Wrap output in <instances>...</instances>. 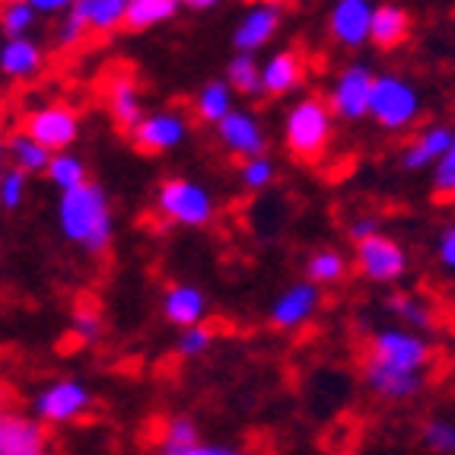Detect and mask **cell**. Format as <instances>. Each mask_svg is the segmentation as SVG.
Masks as SVG:
<instances>
[{"label": "cell", "instance_id": "obj_26", "mask_svg": "<svg viewBox=\"0 0 455 455\" xmlns=\"http://www.w3.org/2000/svg\"><path fill=\"white\" fill-rule=\"evenodd\" d=\"M388 312L392 319H398V325H408V331H424L433 325V309L427 299H420L418 293H392L388 296Z\"/></svg>", "mask_w": 455, "mask_h": 455}, {"label": "cell", "instance_id": "obj_11", "mask_svg": "<svg viewBox=\"0 0 455 455\" xmlns=\"http://www.w3.org/2000/svg\"><path fill=\"white\" fill-rule=\"evenodd\" d=\"M185 137H188V122L179 112H150L131 131V140H134L137 150L153 153V156L182 147Z\"/></svg>", "mask_w": 455, "mask_h": 455}, {"label": "cell", "instance_id": "obj_4", "mask_svg": "<svg viewBox=\"0 0 455 455\" xmlns=\"http://www.w3.org/2000/svg\"><path fill=\"white\" fill-rule=\"evenodd\" d=\"M156 211L166 217L169 223L188 229H204L213 223V195L195 179H166L156 188Z\"/></svg>", "mask_w": 455, "mask_h": 455}, {"label": "cell", "instance_id": "obj_10", "mask_svg": "<svg viewBox=\"0 0 455 455\" xmlns=\"http://www.w3.org/2000/svg\"><path fill=\"white\" fill-rule=\"evenodd\" d=\"M283 23V10L277 4H255V7L243 10L233 26V48L239 54H255L277 36Z\"/></svg>", "mask_w": 455, "mask_h": 455}, {"label": "cell", "instance_id": "obj_44", "mask_svg": "<svg viewBox=\"0 0 455 455\" xmlns=\"http://www.w3.org/2000/svg\"><path fill=\"white\" fill-rule=\"evenodd\" d=\"M185 10H195V13H207V10H217V0H188Z\"/></svg>", "mask_w": 455, "mask_h": 455}, {"label": "cell", "instance_id": "obj_13", "mask_svg": "<svg viewBox=\"0 0 455 455\" xmlns=\"http://www.w3.org/2000/svg\"><path fill=\"white\" fill-rule=\"evenodd\" d=\"M319 303H322V290L309 281H299L283 290V293H277L267 319H271L274 328L293 331V328H303L306 322H312V315L319 312Z\"/></svg>", "mask_w": 455, "mask_h": 455}, {"label": "cell", "instance_id": "obj_2", "mask_svg": "<svg viewBox=\"0 0 455 455\" xmlns=\"http://www.w3.org/2000/svg\"><path fill=\"white\" fill-rule=\"evenodd\" d=\"M331 134L334 115L325 99L319 96L299 99L296 106H290L287 118H283V144H287L290 156L299 163L322 160L331 147Z\"/></svg>", "mask_w": 455, "mask_h": 455}, {"label": "cell", "instance_id": "obj_40", "mask_svg": "<svg viewBox=\"0 0 455 455\" xmlns=\"http://www.w3.org/2000/svg\"><path fill=\"white\" fill-rule=\"evenodd\" d=\"M436 259H440V265L446 267V271L455 274V223L443 227L440 239H436Z\"/></svg>", "mask_w": 455, "mask_h": 455}, {"label": "cell", "instance_id": "obj_34", "mask_svg": "<svg viewBox=\"0 0 455 455\" xmlns=\"http://www.w3.org/2000/svg\"><path fill=\"white\" fill-rule=\"evenodd\" d=\"M274 179H277V166H274L271 156H251V160H243V166H239V182L249 191L271 188Z\"/></svg>", "mask_w": 455, "mask_h": 455}, {"label": "cell", "instance_id": "obj_9", "mask_svg": "<svg viewBox=\"0 0 455 455\" xmlns=\"http://www.w3.org/2000/svg\"><path fill=\"white\" fill-rule=\"evenodd\" d=\"M357 271L370 283H395L408 274V251L392 235L379 233L357 245Z\"/></svg>", "mask_w": 455, "mask_h": 455}, {"label": "cell", "instance_id": "obj_39", "mask_svg": "<svg viewBox=\"0 0 455 455\" xmlns=\"http://www.w3.org/2000/svg\"><path fill=\"white\" fill-rule=\"evenodd\" d=\"M70 7H74V4H70ZM84 36H86L84 20H80L74 10H68V13L61 16V23H58V32H54L58 48H76L80 42H84Z\"/></svg>", "mask_w": 455, "mask_h": 455}, {"label": "cell", "instance_id": "obj_38", "mask_svg": "<svg viewBox=\"0 0 455 455\" xmlns=\"http://www.w3.org/2000/svg\"><path fill=\"white\" fill-rule=\"evenodd\" d=\"M26 185H29V175H23L20 169H7L0 179V204L7 211H16L26 201Z\"/></svg>", "mask_w": 455, "mask_h": 455}, {"label": "cell", "instance_id": "obj_19", "mask_svg": "<svg viewBox=\"0 0 455 455\" xmlns=\"http://www.w3.org/2000/svg\"><path fill=\"white\" fill-rule=\"evenodd\" d=\"M455 131L449 124H430L418 137H411V144L402 153V169L404 172H427L443 160V153L452 144Z\"/></svg>", "mask_w": 455, "mask_h": 455}, {"label": "cell", "instance_id": "obj_17", "mask_svg": "<svg viewBox=\"0 0 455 455\" xmlns=\"http://www.w3.org/2000/svg\"><path fill=\"white\" fill-rule=\"evenodd\" d=\"M363 382L370 386L372 395H379L382 402H408L424 388V372H404L363 360Z\"/></svg>", "mask_w": 455, "mask_h": 455}, {"label": "cell", "instance_id": "obj_37", "mask_svg": "<svg viewBox=\"0 0 455 455\" xmlns=\"http://www.w3.org/2000/svg\"><path fill=\"white\" fill-rule=\"evenodd\" d=\"M213 344V331L207 325H195V328H185L179 331V341H175V350H179V357H201L207 354Z\"/></svg>", "mask_w": 455, "mask_h": 455}, {"label": "cell", "instance_id": "obj_22", "mask_svg": "<svg viewBox=\"0 0 455 455\" xmlns=\"http://www.w3.org/2000/svg\"><path fill=\"white\" fill-rule=\"evenodd\" d=\"M45 64V52L36 38H10L0 48V70L10 80H32Z\"/></svg>", "mask_w": 455, "mask_h": 455}, {"label": "cell", "instance_id": "obj_33", "mask_svg": "<svg viewBox=\"0 0 455 455\" xmlns=\"http://www.w3.org/2000/svg\"><path fill=\"white\" fill-rule=\"evenodd\" d=\"M420 443H424L427 452L455 455V424L446 418H430L420 427Z\"/></svg>", "mask_w": 455, "mask_h": 455}, {"label": "cell", "instance_id": "obj_27", "mask_svg": "<svg viewBox=\"0 0 455 455\" xmlns=\"http://www.w3.org/2000/svg\"><path fill=\"white\" fill-rule=\"evenodd\" d=\"M227 86L239 96H259L261 92V64L255 54L235 52L227 64Z\"/></svg>", "mask_w": 455, "mask_h": 455}, {"label": "cell", "instance_id": "obj_21", "mask_svg": "<svg viewBox=\"0 0 455 455\" xmlns=\"http://www.w3.org/2000/svg\"><path fill=\"white\" fill-rule=\"evenodd\" d=\"M411 36V13L402 4H379L372 7L370 20V45L392 52V48L404 45V38Z\"/></svg>", "mask_w": 455, "mask_h": 455}, {"label": "cell", "instance_id": "obj_20", "mask_svg": "<svg viewBox=\"0 0 455 455\" xmlns=\"http://www.w3.org/2000/svg\"><path fill=\"white\" fill-rule=\"evenodd\" d=\"M207 309H211V299L195 283H175L163 296V315H166L169 325H179L182 331L201 325L207 319Z\"/></svg>", "mask_w": 455, "mask_h": 455}, {"label": "cell", "instance_id": "obj_42", "mask_svg": "<svg viewBox=\"0 0 455 455\" xmlns=\"http://www.w3.org/2000/svg\"><path fill=\"white\" fill-rule=\"evenodd\" d=\"M182 455H249V452L239 446H227V443H197V446H191Z\"/></svg>", "mask_w": 455, "mask_h": 455}, {"label": "cell", "instance_id": "obj_35", "mask_svg": "<svg viewBox=\"0 0 455 455\" xmlns=\"http://www.w3.org/2000/svg\"><path fill=\"white\" fill-rule=\"evenodd\" d=\"M430 188L436 195V201H455V137L449 150L443 153V160L433 166V179Z\"/></svg>", "mask_w": 455, "mask_h": 455}, {"label": "cell", "instance_id": "obj_31", "mask_svg": "<svg viewBox=\"0 0 455 455\" xmlns=\"http://www.w3.org/2000/svg\"><path fill=\"white\" fill-rule=\"evenodd\" d=\"M163 455H182L188 452L191 446L201 443L197 436V424L191 418H169L166 427H163Z\"/></svg>", "mask_w": 455, "mask_h": 455}, {"label": "cell", "instance_id": "obj_7", "mask_svg": "<svg viewBox=\"0 0 455 455\" xmlns=\"http://www.w3.org/2000/svg\"><path fill=\"white\" fill-rule=\"evenodd\" d=\"M372 80H376V74L360 61L347 64L341 74L334 76L331 92L325 99L334 118H341V122H363L366 112H370Z\"/></svg>", "mask_w": 455, "mask_h": 455}, {"label": "cell", "instance_id": "obj_5", "mask_svg": "<svg viewBox=\"0 0 455 455\" xmlns=\"http://www.w3.org/2000/svg\"><path fill=\"white\" fill-rule=\"evenodd\" d=\"M366 360L392 370L404 372H424L433 360V344L427 341L424 334L408 331V328H379L370 338V354Z\"/></svg>", "mask_w": 455, "mask_h": 455}, {"label": "cell", "instance_id": "obj_23", "mask_svg": "<svg viewBox=\"0 0 455 455\" xmlns=\"http://www.w3.org/2000/svg\"><path fill=\"white\" fill-rule=\"evenodd\" d=\"M179 10H182L179 0H128V7H124V29L131 32L156 29V26L175 20Z\"/></svg>", "mask_w": 455, "mask_h": 455}, {"label": "cell", "instance_id": "obj_24", "mask_svg": "<svg viewBox=\"0 0 455 455\" xmlns=\"http://www.w3.org/2000/svg\"><path fill=\"white\" fill-rule=\"evenodd\" d=\"M128 0H74V13L84 20L86 32H115L124 26Z\"/></svg>", "mask_w": 455, "mask_h": 455}, {"label": "cell", "instance_id": "obj_32", "mask_svg": "<svg viewBox=\"0 0 455 455\" xmlns=\"http://www.w3.org/2000/svg\"><path fill=\"white\" fill-rule=\"evenodd\" d=\"M38 23L36 10L32 4H23V0H16V4H7V7H0V32L10 38H29L32 26Z\"/></svg>", "mask_w": 455, "mask_h": 455}, {"label": "cell", "instance_id": "obj_29", "mask_svg": "<svg viewBox=\"0 0 455 455\" xmlns=\"http://www.w3.org/2000/svg\"><path fill=\"white\" fill-rule=\"evenodd\" d=\"M45 175H48V182L61 191V195H68V191L90 182V179H86V163L80 160V156H74V153H54Z\"/></svg>", "mask_w": 455, "mask_h": 455}, {"label": "cell", "instance_id": "obj_3", "mask_svg": "<svg viewBox=\"0 0 455 455\" xmlns=\"http://www.w3.org/2000/svg\"><path fill=\"white\" fill-rule=\"evenodd\" d=\"M420 115V92L418 86L398 74H379L372 80L370 112L366 118L379 124L382 131H404L418 122Z\"/></svg>", "mask_w": 455, "mask_h": 455}, {"label": "cell", "instance_id": "obj_28", "mask_svg": "<svg viewBox=\"0 0 455 455\" xmlns=\"http://www.w3.org/2000/svg\"><path fill=\"white\" fill-rule=\"evenodd\" d=\"M7 153H10V160L16 163L13 169H20L23 175H32V172H45L48 163H52V153L42 150V147L32 140V137H26L23 131H16L13 137H10L7 144Z\"/></svg>", "mask_w": 455, "mask_h": 455}, {"label": "cell", "instance_id": "obj_16", "mask_svg": "<svg viewBox=\"0 0 455 455\" xmlns=\"http://www.w3.org/2000/svg\"><path fill=\"white\" fill-rule=\"evenodd\" d=\"M106 106L112 122L122 131H134L137 124L144 122V102H140V86L128 70H118V74L108 76L106 84Z\"/></svg>", "mask_w": 455, "mask_h": 455}, {"label": "cell", "instance_id": "obj_12", "mask_svg": "<svg viewBox=\"0 0 455 455\" xmlns=\"http://www.w3.org/2000/svg\"><path fill=\"white\" fill-rule=\"evenodd\" d=\"M217 137L227 153L233 156H243V160H251V156H265L267 137L261 122L245 108H233V112L217 124Z\"/></svg>", "mask_w": 455, "mask_h": 455}, {"label": "cell", "instance_id": "obj_41", "mask_svg": "<svg viewBox=\"0 0 455 455\" xmlns=\"http://www.w3.org/2000/svg\"><path fill=\"white\" fill-rule=\"evenodd\" d=\"M379 220L376 217H354V220L347 223V235H350V243L360 245L366 243V239H372V235H379Z\"/></svg>", "mask_w": 455, "mask_h": 455}, {"label": "cell", "instance_id": "obj_30", "mask_svg": "<svg viewBox=\"0 0 455 455\" xmlns=\"http://www.w3.org/2000/svg\"><path fill=\"white\" fill-rule=\"evenodd\" d=\"M347 274V261L341 251L334 249H319L306 259V281L322 287V283H341Z\"/></svg>", "mask_w": 455, "mask_h": 455}, {"label": "cell", "instance_id": "obj_15", "mask_svg": "<svg viewBox=\"0 0 455 455\" xmlns=\"http://www.w3.org/2000/svg\"><path fill=\"white\" fill-rule=\"evenodd\" d=\"M0 455H48L45 427L16 411H0Z\"/></svg>", "mask_w": 455, "mask_h": 455}, {"label": "cell", "instance_id": "obj_14", "mask_svg": "<svg viewBox=\"0 0 455 455\" xmlns=\"http://www.w3.org/2000/svg\"><path fill=\"white\" fill-rule=\"evenodd\" d=\"M370 20L372 4L370 0H338L328 13V36L341 48L357 52L370 42Z\"/></svg>", "mask_w": 455, "mask_h": 455}, {"label": "cell", "instance_id": "obj_45", "mask_svg": "<svg viewBox=\"0 0 455 455\" xmlns=\"http://www.w3.org/2000/svg\"><path fill=\"white\" fill-rule=\"evenodd\" d=\"M4 153H7V147H4V140H0V179H4Z\"/></svg>", "mask_w": 455, "mask_h": 455}, {"label": "cell", "instance_id": "obj_36", "mask_svg": "<svg viewBox=\"0 0 455 455\" xmlns=\"http://www.w3.org/2000/svg\"><path fill=\"white\" fill-rule=\"evenodd\" d=\"M70 331L80 344H96L106 325H102V315L92 306H76L74 315H70Z\"/></svg>", "mask_w": 455, "mask_h": 455}, {"label": "cell", "instance_id": "obj_6", "mask_svg": "<svg viewBox=\"0 0 455 455\" xmlns=\"http://www.w3.org/2000/svg\"><path fill=\"white\" fill-rule=\"evenodd\" d=\"M23 134L32 137L52 156L54 153H68V147H74L76 137H80V115L64 102H48V106H38L26 115Z\"/></svg>", "mask_w": 455, "mask_h": 455}, {"label": "cell", "instance_id": "obj_8", "mask_svg": "<svg viewBox=\"0 0 455 455\" xmlns=\"http://www.w3.org/2000/svg\"><path fill=\"white\" fill-rule=\"evenodd\" d=\"M92 404V392L76 379H58L45 386L36 395L32 411H36L38 424H70V420L84 418Z\"/></svg>", "mask_w": 455, "mask_h": 455}, {"label": "cell", "instance_id": "obj_1", "mask_svg": "<svg viewBox=\"0 0 455 455\" xmlns=\"http://www.w3.org/2000/svg\"><path fill=\"white\" fill-rule=\"evenodd\" d=\"M58 227H61L64 239H70L90 255L108 251L115 223L106 188L96 182H86L80 188L61 195V201H58Z\"/></svg>", "mask_w": 455, "mask_h": 455}, {"label": "cell", "instance_id": "obj_25", "mask_svg": "<svg viewBox=\"0 0 455 455\" xmlns=\"http://www.w3.org/2000/svg\"><path fill=\"white\" fill-rule=\"evenodd\" d=\"M233 99L235 96L227 86V80H207L195 96V118L201 124H213V128H217V124L235 108Z\"/></svg>", "mask_w": 455, "mask_h": 455}, {"label": "cell", "instance_id": "obj_43", "mask_svg": "<svg viewBox=\"0 0 455 455\" xmlns=\"http://www.w3.org/2000/svg\"><path fill=\"white\" fill-rule=\"evenodd\" d=\"M36 16H64L70 10V0H32Z\"/></svg>", "mask_w": 455, "mask_h": 455}, {"label": "cell", "instance_id": "obj_18", "mask_svg": "<svg viewBox=\"0 0 455 455\" xmlns=\"http://www.w3.org/2000/svg\"><path fill=\"white\" fill-rule=\"evenodd\" d=\"M306 76V58L299 48H283L274 52L265 64H261V92L267 96H287L296 86L303 84Z\"/></svg>", "mask_w": 455, "mask_h": 455}]
</instances>
